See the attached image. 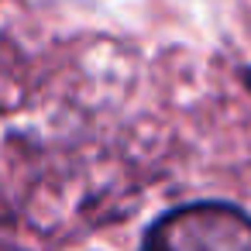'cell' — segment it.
Masks as SVG:
<instances>
[{
    "label": "cell",
    "instance_id": "1",
    "mask_svg": "<svg viewBox=\"0 0 251 251\" xmlns=\"http://www.w3.org/2000/svg\"><path fill=\"white\" fill-rule=\"evenodd\" d=\"M141 244L169 251H251V217L230 203H189L158 217Z\"/></svg>",
    "mask_w": 251,
    "mask_h": 251
}]
</instances>
